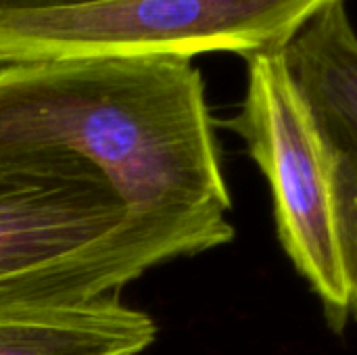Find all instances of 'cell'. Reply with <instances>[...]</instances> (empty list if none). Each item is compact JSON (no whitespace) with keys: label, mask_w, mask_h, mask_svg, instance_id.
<instances>
[{"label":"cell","mask_w":357,"mask_h":355,"mask_svg":"<svg viewBox=\"0 0 357 355\" xmlns=\"http://www.w3.org/2000/svg\"><path fill=\"white\" fill-rule=\"evenodd\" d=\"M79 2H88V0H0V8H52V6H67Z\"/></svg>","instance_id":"ba28073f"},{"label":"cell","mask_w":357,"mask_h":355,"mask_svg":"<svg viewBox=\"0 0 357 355\" xmlns=\"http://www.w3.org/2000/svg\"><path fill=\"white\" fill-rule=\"evenodd\" d=\"M284 67L337 163L343 192L357 184V33L335 0L282 48Z\"/></svg>","instance_id":"5b68a950"},{"label":"cell","mask_w":357,"mask_h":355,"mask_svg":"<svg viewBox=\"0 0 357 355\" xmlns=\"http://www.w3.org/2000/svg\"><path fill=\"white\" fill-rule=\"evenodd\" d=\"M268 178L278 239L341 333L349 310L343 257V188L337 163L280 52L247 59L241 111L224 123Z\"/></svg>","instance_id":"277c9868"},{"label":"cell","mask_w":357,"mask_h":355,"mask_svg":"<svg viewBox=\"0 0 357 355\" xmlns=\"http://www.w3.org/2000/svg\"><path fill=\"white\" fill-rule=\"evenodd\" d=\"M153 339V320L115 295L0 314V355H138Z\"/></svg>","instance_id":"8992f818"},{"label":"cell","mask_w":357,"mask_h":355,"mask_svg":"<svg viewBox=\"0 0 357 355\" xmlns=\"http://www.w3.org/2000/svg\"><path fill=\"white\" fill-rule=\"evenodd\" d=\"M0 169L100 178L136 218L207 251L234 236L205 84L188 56L0 67Z\"/></svg>","instance_id":"6da1fadb"},{"label":"cell","mask_w":357,"mask_h":355,"mask_svg":"<svg viewBox=\"0 0 357 355\" xmlns=\"http://www.w3.org/2000/svg\"><path fill=\"white\" fill-rule=\"evenodd\" d=\"M341 234H343L345 274L349 285V310L351 316L357 320V184L343 192Z\"/></svg>","instance_id":"52a82bcc"},{"label":"cell","mask_w":357,"mask_h":355,"mask_svg":"<svg viewBox=\"0 0 357 355\" xmlns=\"http://www.w3.org/2000/svg\"><path fill=\"white\" fill-rule=\"evenodd\" d=\"M335 0H88L0 8V67L84 56L280 52Z\"/></svg>","instance_id":"3957f363"},{"label":"cell","mask_w":357,"mask_h":355,"mask_svg":"<svg viewBox=\"0 0 357 355\" xmlns=\"http://www.w3.org/2000/svg\"><path fill=\"white\" fill-rule=\"evenodd\" d=\"M207 247L136 218L100 178L0 169V314L90 303Z\"/></svg>","instance_id":"7a4b0ae2"}]
</instances>
